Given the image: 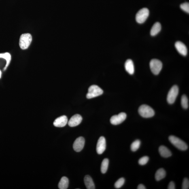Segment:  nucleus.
Segmentation results:
<instances>
[{
	"label": "nucleus",
	"mask_w": 189,
	"mask_h": 189,
	"mask_svg": "<svg viewBox=\"0 0 189 189\" xmlns=\"http://www.w3.org/2000/svg\"><path fill=\"white\" fill-rule=\"evenodd\" d=\"M32 38L30 33L22 34L20 36L19 45L20 48L22 50H25L27 49L31 45Z\"/></svg>",
	"instance_id": "nucleus-1"
},
{
	"label": "nucleus",
	"mask_w": 189,
	"mask_h": 189,
	"mask_svg": "<svg viewBox=\"0 0 189 189\" xmlns=\"http://www.w3.org/2000/svg\"><path fill=\"white\" fill-rule=\"evenodd\" d=\"M139 113L144 118H152L155 114L154 111L152 107L147 105H142L139 107Z\"/></svg>",
	"instance_id": "nucleus-2"
},
{
	"label": "nucleus",
	"mask_w": 189,
	"mask_h": 189,
	"mask_svg": "<svg viewBox=\"0 0 189 189\" xmlns=\"http://www.w3.org/2000/svg\"><path fill=\"white\" fill-rule=\"evenodd\" d=\"M169 139L170 142L179 150L185 151L188 149V145L179 138L175 136H171L169 137Z\"/></svg>",
	"instance_id": "nucleus-3"
},
{
	"label": "nucleus",
	"mask_w": 189,
	"mask_h": 189,
	"mask_svg": "<svg viewBox=\"0 0 189 189\" xmlns=\"http://www.w3.org/2000/svg\"><path fill=\"white\" fill-rule=\"evenodd\" d=\"M103 92V90L99 86L95 85H92L89 88L86 97L88 99H92L101 95Z\"/></svg>",
	"instance_id": "nucleus-4"
},
{
	"label": "nucleus",
	"mask_w": 189,
	"mask_h": 189,
	"mask_svg": "<svg viewBox=\"0 0 189 189\" xmlns=\"http://www.w3.org/2000/svg\"><path fill=\"white\" fill-rule=\"evenodd\" d=\"M149 15L148 9L144 8L140 10L137 13L136 16V20L139 24H143L146 21Z\"/></svg>",
	"instance_id": "nucleus-5"
},
{
	"label": "nucleus",
	"mask_w": 189,
	"mask_h": 189,
	"mask_svg": "<svg viewBox=\"0 0 189 189\" xmlns=\"http://www.w3.org/2000/svg\"><path fill=\"white\" fill-rule=\"evenodd\" d=\"M150 66L151 71L152 73L154 75H157L161 71L162 64L160 60L153 59L150 62Z\"/></svg>",
	"instance_id": "nucleus-6"
},
{
	"label": "nucleus",
	"mask_w": 189,
	"mask_h": 189,
	"mask_svg": "<svg viewBox=\"0 0 189 189\" xmlns=\"http://www.w3.org/2000/svg\"><path fill=\"white\" fill-rule=\"evenodd\" d=\"M179 93V88L176 85L173 86L169 91L167 96V101L170 104L174 103Z\"/></svg>",
	"instance_id": "nucleus-7"
},
{
	"label": "nucleus",
	"mask_w": 189,
	"mask_h": 189,
	"mask_svg": "<svg viewBox=\"0 0 189 189\" xmlns=\"http://www.w3.org/2000/svg\"><path fill=\"white\" fill-rule=\"evenodd\" d=\"M126 114L124 113H121L118 115H114L110 118L111 123L113 125L120 124L126 120Z\"/></svg>",
	"instance_id": "nucleus-8"
},
{
	"label": "nucleus",
	"mask_w": 189,
	"mask_h": 189,
	"mask_svg": "<svg viewBox=\"0 0 189 189\" xmlns=\"http://www.w3.org/2000/svg\"><path fill=\"white\" fill-rule=\"evenodd\" d=\"M85 139L84 137H80L76 139L74 143L73 147L76 152H79L84 148Z\"/></svg>",
	"instance_id": "nucleus-9"
},
{
	"label": "nucleus",
	"mask_w": 189,
	"mask_h": 189,
	"mask_svg": "<svg viewBox=\"0 0 189 189\" xmlns=\"http://www.w3.org/2000/svg\"><path fill=\"white\" fill-rule=\"evenodd\" d=\"M106 147V143L105 138L103 136L100 137L98 140L96 146V151L97 154H102L105 150Z\"/></svg>",
	"instance_id": "nucleus-10"
},
{
	"label": "nucleus",
	"mask_w": 189,
	"mask_h": 189,
	"mask_svg": "<svg viewBox=\"0 0 189 189\" xmlns=\"http://www.w3.org/2000/svg\"><path fill=\"white\" fill-rule=\"evenodd\" d=\"M82 120V116L79 114H76L74 115L70 119L68 124L71 127H75L78 126L81 123Z\"/></svg>",
	"instance_id": "nucleus-11"
},
{
	"label": "nucleus",
	"mask_w": 189,
	"mask_h": 189,
	"mask_svg": "<svg viewBox=\"0 0 189 189\" xmlns=\"http://www.w3.org/2000/svg\"><path fill=\"white\" fill-rule=\"evenodd\" d=\"M68 118L67 116L63 115L57 118L53 123V125L56 127H63L67 123Z\"/></svg>",
	"instance_id": "nucleus-12"
},
{
	"label": "nucleus",
	"mask_w": 189,
	"mask_h": 189,
	"mask_svg": "<svg viewBox=\"0 0 189 189\" xmlns=\"http://www.w3.org/2000/svg\"><path fill=\"white\" fill-rule=\"evenodd\" d=\"M175 46L176 50L181 55L185 56L188 54V49L184 43L178 41L176 42Z\"/></svg>",
	"instance_id": "nucleus-13"
},
{
	"label": "nucleus",
	"mask_w": 189,
	"mask_h": 189,
	"mask_svg": "<svg viewBox=\"0 0 189 189\" xmlns=\"http://www.w3.org/2000/svg\"><path fill=\"white\" fill-rule=\"evenodd\" d=\"M159 151L161 156L164 158L169 157L172 155L171 151L167 147L163 145L159 147Z\"/></svg>",
	"instance_id": "nucleus-14"
},
{
	"label": "nucleus",
	"mask_w": 189,
	"mask_h": 189,
	"mask_svg": "<svg viewBox=\"0 0 189 189\" xmlns=\"http://www.w3.org/2000/svg\"><path fill=\"white\" fill-rule=\"evenodd\" d=\"M125 68L126 71L130 75L133 74L135 71V68L133 61L131 59L126 60L125 64Z\"/></svg>",
	"instance_id": "nucleus-15"
},
{
	"label": "nucleus",
	"mask_w": 189,
	"mask_h": 189,
	"mask_svg": "<svg viewBox=\"0 0 189 189\" xmlns=\"http://www.w3.org/2000/svg\"><path fill=\"white\" fill-rule=\"evenodd\" d=\"M84 182L86 188L88 189H95V186L92 177L90 176L87 175L84 178Z\"/></svg>",
	"instance_id": "nucleus-16"
},
{
	"label": "nucleus",
	"mask_w": 189,
	"mask_h": 189,
	"mask_svg": "<svg viewBox=\"0 0 189 189\" xmlns=\"http://www.w3.org/2000/svg\"><path fill=\"white\" fill-rule=\"evenodd\" d=\"M162 26L159 22H157L155 23L151 28L150 34L152 36H154L157 35L161 30Z\"/></svg>",
	"instance_id": "nucleus-17"
},
{
	"label": "nucleus",
	"mask_w": 189,
	"mask_h": 189,
	"mask_svg": "<svg viewBox=\"0 0 189 189\" xmlns=\"http://www.w3.org/2000/svg\"><path fill=\"white\" fill-rule=\"evenodd\" d=\"M69 180L65 177H62L58 184V188L60 189H67L69 185Z\"/></svg>",
	"instance_id": "nucleus-18"
},
{
	"label": "nucleus",
	"mask_w": 189,
	"mask_h": 189,
	"mask_svg": "<svg viewBox=\"0 0 189 189\" xmlns=\"http://www.w3.org/2000/svg\"><path fill=\"white\" fill-rule=\"evenodd\" d=\"M166 171L162 168H161L157 171L155 174V179L156 180L159 181L165 178L166 177Z\"/></svg>",
	"instance_id": "nucleus-19"
},
{
	"label": "nucleus",
	"mask_w": 189,
	"mask_h": 189,
	"mask_svg": "<svg viewBox=\"0 0 189 189\" xmlns=\"http://www.w3.org/2000/svg\"><path fill=\"white\" fill-rule=\"evenodd\" d=\"M0 58H4L6 61V65L4 69V71H5L10 64L11 59V55L9 53L6 52L4 53L0 54Z\"/></svg>",
	"instance_id": "nucleus-20"
},
{
	"label": "nucleus",
	"mask_w": 189,
	"mask_h": 189,
	"mask_svg": "<svg viewBox=\"0 0 189 189\" xmlns=\"http://www.w3.org/2000/svg\"><path fill=\"white\" fill-rule=\"evenodd\" d=\"M109 164V160L108 159H105L102 162L101 170V172L103 174L106 173Z\"/></svg>",
	"instance_id": "nucleus-21"
},
{
	"label": "nucleus",
	"mask_w": 189,
	"mask_h": 189,
	"mask_svg": "<svg viewBox=\"0 0 189 189\" xmlns=\"http://www.w3.org/2000/svg\"><path fill=\"white\" fill-rule=\"evenodd\" d=\"M141 142L139 140H136L132 143L131 145V150L135 152L137 151L140 146Z\"/></svg>",
	"instance_id": "nucleus-22"
},
{
	"label": "nucleus",
	"mask_w": 189,
	"mask_h": 189,
	"mask_svg": "<svg viewBox=\"0 0 189 189\" xmlns=\"http://www.w3.org/2000/svg\"><path fill=\"white\" fill-rule=\"evenodd\" d=\"M181 104L182 107L185 109H187L188 107V100L186 95H183L181 99Z\"/></svg>",
	"instance_id": "nucleus-23"
},
{
	"label": "nucleus",
	"mask_w": 189,
	"mask_h": 189,
	"mask_svg": "<svg viewBox=\"0 0 189 189\" xmlns=\"http://www.w3.org/2000/svg\"><path fill=\"white\" fill-rule=\"evenodd\" d=\"M125 180L123 177L119 179L115 184V187L116 188H120L123 186L124 184Z\"/></svg>",
	"instance_id": "nucleus-24"
},
{
	"label": "nucleus",
	"mask_w": 189,
	"mask_h": 189,
	"mask_svg": "<svg viewBox=\"0 0 189 189\" xmlns=\"http://www.w3.org/2000/svg\"><path fill=\"white\" fill-rule=\"evenodd\" d=\"M149 160V157L147 156H144L140 159L139 163V165H144L146 164Z\"/></svg>",
	"instance_id": "nucleus-25"
},
{
	"label": "nucleus",
	"mask_w": 189,
	"mask_h": 189,
	"mask_svg": "<svg viewBox=\"0 0 189 189\" xmlns=\"http://www.w3.org/2000/svg\"><path fill=\"white\" fill-rule=\"evenodd\" d=\"M180 8L185 12L189 13V4L188 3H185L180 5Z\"/></svg>",
	"instance_id": "nucleus-26"
},
{
	"label": "nucleus",
	"mask_w": 189,
	"mask_h": 189,
	"mask_svg": "<svg viewBox=\"0 0 189 189\" xmlns=\"http://www.w3.org/2000/svg\"><path fill=\"white\" fill-rule=\"evenodd\" d=\"M189 188V181L188 178H185L183 180L182 188L183 189H188Z\"/></svg>",
	"instance_id": "nucleus-27"
},
{
	"label": "nucleus",
	"mask_w": 189,
	"mask_h": 189,
	"mask_svg": "<svg viewBox=\"0 0 189 189\" xmlns=\"http://www.w3.org/2000/svg\"><path fill=\"white\" fill-rule=\"evenodd\" d=\"M168 189H175V183L173 181H171L169 183V186L168 187Z\"/></svg>",
	"instance_id": "nucleus-28"
},
{
	"label": "nucleus",
	"mask_w": 189,
	"mask_h": 189,
	"mask_svg": "<svg viewBox=\"0 0 189 189\" xmlns=\"http://www.w3.org/2000/svg\"><path fill=\"white\" fill-rule=\"evenodd\" d=\"M137 188L138 189H146V188L143 185L140 184L138 186Z\"/></svg>",
	"instance_id": "nucleus-29"
},
{
	"label": "nucleus",
	"mask_w": 189,
	"mask_h": 189,
	"mask_svg": "<svg viewBox=\"0 0 189 189\" xmlns=\"http://www.w3.org/2000/svg\"><path fill=\"white\" fill-rule=\"evenodd\" d=\"M1 70H0V79L1 78Z\"/></svg>",
	"instance_id": "nucleus-30"
}]
</instances>
